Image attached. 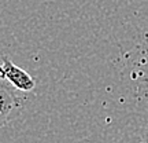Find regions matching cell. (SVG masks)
<instances>
[{
    "mask_svg": "<svg viewBox=\"0 0 148 143\" xmlns=\"http://www.w3.org/2000/svg\"><path fill=\"white\" fill-rule=\"evenodd\" d=\"M0 79L8 81L16 91L30 92L36 87V81L30 74L5 57H3L0 65Z\"/></svg>",
    "mask_w": 148,
    "mask_h": 143,
    "instance_id": "6da1fadb",
    "label": "cell"
},
{
    "mask_svg": "<svg viewBox=\"0 0 148 143\" xmlns=\"http://www.w3.org/2000/svg\"><path fill=\"white\" fill-rule=\"evenodd\" d=\"M22 110V101L16 92L0 80V128L14 121Z\"/></svg>",
    "mask_w": 148,
    "mask_h": 143,
    "instance_id": "7a4b0ae2",
    "label": "cell"
},
{
    "mask_svg": "<svg viewBox=\"0 0 148 143\" xmlns=\"http://www.w3.org/2000/svg\"><path fill=\"white\" fill-rule=\"evenodd\" d=\"M108 143H143V138L134 132H122L114 136Z\"/></svg>",
    "mask_w": 148,
    "mask_h": 143,
    "instance_id": "3957f363",
    "label": "cell"
},
{
    "mask_svg": "<svg viewBox=\"0 0 148 143\" xmlns=\"http://www.w3.org/2000/svg\"><path fill=\"white\" fill-rule=\"evenodd\" d=\"M141 138H143V143H148V124L144 128L143 133H141Z\"/></svg>",
    "mask_w": 148,
    "mask_h": 143,
    "instance_id": "277c9868",
    "label": "cell"
}]
</instances>
